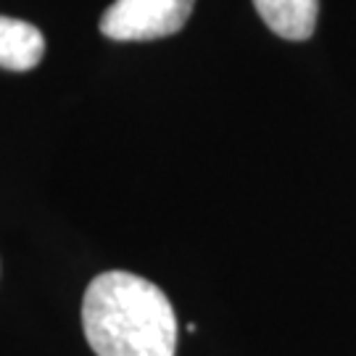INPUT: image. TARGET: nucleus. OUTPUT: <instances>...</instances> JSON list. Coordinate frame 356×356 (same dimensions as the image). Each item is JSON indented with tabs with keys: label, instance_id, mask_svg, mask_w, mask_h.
<instances>
[{
	"label": "nucleus",
	"instance_id": "obj_1",
	"mask_svg": "<svg viewBox=\"0 0 356 356\" xmlns=\"http://www.w3.org/2000/svg\"><path fill=\"white\" fill-rule=\"evenodd\" d=\"M82 330L95 356H175L177 317L159 285L103 272L82 298Z\"/></svg>",
	"mask_w": 356,
	"mask_h": 356
},
{
	"label": "nucleus",
	"instance_id": "obj_2",
	"mask_svg": "<svg viewBox=\"0 0 356 356\" xmlns=\"http://www.w3.org/2000/svg\"><path fill=\"white\" fill-rule=\"evenodd\" d=\"M195 0H114L101 16V32L111 40H159L179 32Z\"/></svg>",
	"mask_w": 356,
	"mask_h": 356
},
{
	"label": "nucleus",
	"instance_id": "obj_3",
	"mask_svg": "<svg viewBox=\"0 0 356 356\" xmlns=\"http://www.w3.org/2000/svg\"><path fill=\"white\" fill-rule=\"evenodd\" d=\"M45 38L35 24L0 16V66L8 72H29L42 61Z\"/></svg>",
	"mask_w": 356,
	"mask_h": 356
},
{
	"label": "nucleus",
	"instance_id": "obj_4",
	"mask_svg": "<svg viewBox=\"0 0 356 356\" xmlns=\"http://www.w3.org/2000/svg\"><path fill=\"white\" fill-rule=\"evenodd\" d=\"M264 24L285 40H309L317 26L319 0H254Z\"/></svg>",
	"mask_w": 356,
	"mask_h": 356
}]
</instances>
